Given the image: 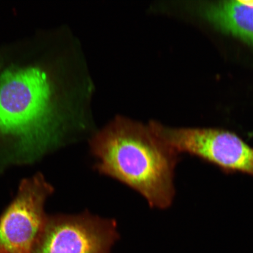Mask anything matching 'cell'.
<instances>
[{"instance_id": "6da1fadb", "label": "cell", "mask_w": 253, "mask_h": 253, "mask_svg": "<svg viewBox=\"0 0 253 253\" xmlns=\"http://www.w3.org/2000/svg\"><path fill=\"white\" fill-rule=\"evenodd\" d=\"M89 147L98 172L134 189L151 208L165 210L171 205L179 154L148 123L116 115L90 136Z\"/></svg>"}, {"instance_id": "7a4b0ae2", "label": "cell", "mask_w": 253, "mask_h": 253, "mask_svg": "<svg viewBox=\"0 0 253 253\" xmlns=\"http://www.w3.org/2000/svg\"><path fill=\"white\" fill-rule=\"evenodd\" d=\"M51 87L41 69L7 71L0 78V136L14 138L19 151L39 155L58 140Z\"/></svg>"}, {"instance_id": "3957f363", "label": "cell", "mask_w": 253, "mask_h": 253, "mask_svg": "<svg viewBox=\"0 0 253 253\" xmlns=\"http://www.w3.org/2000/svg\"><path fill=\"white\" fill-rule=\"evenodd\" d=\"M152 131L177 153H188L224 169L253 176V148L232 132L213 128H176L151 120Z\"/></svg>"}, {"instance_id": "277c9868", "label": "cell", "mask_w": 253, "mask_h": 253, "mask_svg": "<svg viewBox=\"0 0 253 253\" xmlns=\"http://www.w3.org/2000/svg\"><path fill=\"white\" fill-rule=\"evenodd\" d=\"M116 221L88 211L48 217L31 253H110L118 241Z\"/></svg>"}, {"instance_id": "5b68a950", "label": "cell", "mask_w": 253, "mask_h": 253, "mask_svg": "<svg viewBox=\"0 0 253 253\" xmlns=\"http://www.w3.org/2000/svg\"><path fill=\"white\" fill-rule=\"evenodd\" d=\"M53 188L42 175L24 180L0 217V253H31L46 225L44 210Z\"/></svg>"}, {"instance_id": "8992f818", "label": "cell", "mask_w": 253, "mask_h": 253, "mask_svg": "<svg viewBox=\"0 0 253 253\" xmlns=\"http://www.w3.org/2000/svg\"><path fill=\"white\" fill-rule=\"evenodd\" d=\"M202 11L215 27L253 45V1L211 2Z\"/></svg>"}]
</instances>
